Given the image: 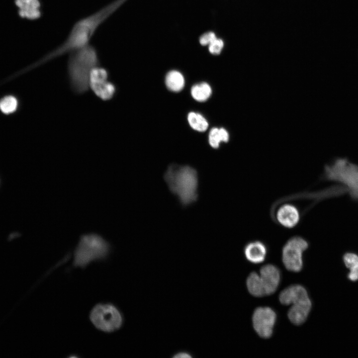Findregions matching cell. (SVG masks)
<instances>
[{
  "instance_id": "obj_9",
  "label": "cell",
  "mask_w": 358,
  "mask_h": 358,
  "mask_svg": "<svg viewBox=\"0 0 358 358\" xmlns=\"http://www.w3.org/2000/svg\"><path fill=\"white\" fill-rule=\"evenodd\" d=\"M324 178L327 179L340 181L351 190L358 193V167L345 159L336 160L333 165L325 167Z\"/></svg>"
},
{
  "instance_id": "obj_4",
  "label": "cell",
  "mask_w": 358,
  "mask_h": 358,
  "mask_svg": "<svg viewBox=\"0 0 358 358\" xmlns=\"http://www.w3.org/2000/svg\"><path fill=\"white\" fill-rule=\"evenodd\" d=\"M279 300L283 305L293 304L287 312V317L294 325L303 324L310 312L312 302L305 288L299 284H293L282 290Z\"/></svg>"
},
{
  "instance_id": "obj_16",
  "label": "cell",
  "mask_w": 358,
  "mask_h": 358,
  "mask_svg": "<svg viewBox=\"0 0 358 358\" xmlns=\"http://www.w3.org/2000/svg\"><path fill=\"white\" fill-rule=\"evenodd\" d=\"M211 86L206 82H201L194 85L191 88L192 98L198 102L206 101L212 94Z\"/></svg>"
},
{
  "instance_id": "obj_10",
  "label": "cell",
  "mask_w": 358,
  "mask_h": 358,
  "mask_svg": "<svg viewBox=\"0 0 358 358\" xmlns=\"http://www.w3.org/2000/svg\"><path fill=\"white\" fill-rule=\"evenodd\" d=\"M109 78V72L102 67L92 70L89 77V88L95 96L104 101L114 98L118 90L115 84Z\"/></svg>"
},
{
  "instance_id": "obj_19",
  "label": "cell",
  "mask_w": 358,
  "mask_h": 358,
  "mask_svg": "<svg viewBox=\"0 0 358 358\" xmlns=\"http://www.w3.org/2000/svg\"><path fill=\"white\" fill-rule=\"evenodd\" d=\"M344 262L350 269L348 274V278L351 281L358 280V256L354 253H347L343 258Z\"/></svg>"
},
{
  "instance_id": "obj_1",
  "label": "cell",
  "mask_w": 358,
  "mask_h": 358,
  "mask_svg": "<svg viewBox=\"0 0 358 358\" xmlns=\"http://www.w3.org/2000/svg\"><path fill=\"white\" fill-rule=\"evenodd\" d=\"M126 0H114L97 11L76 21L64 41L45 55L40 62L53 60L90 44V40L100 26Z\"/></svg>"
},
{
  "instance_id": "obj_23",
  "label": "cell",
  "mask_w": 358,
  "mask_h": 358,
  "mask_svg": "<svg viewBox=\"0 0 358 358\" xmlns=\"http://www.w3.org/2000/svg\"><path fill=\"white\" fill-rule=\"evenodd\" d=\"M174 358H192V356L188 353L186 352H179L176 354H175L174 357Z\"/></svg>"
},
{
  "instance_id": "obj_2",
  "label": "cell",
  "mask_w": 358,
  "mask_h": 358,
  "mask_svg": "<svg viewBox=\"0 0 358 358\" xmlns=\"http://www.w3.org/2000/svg\"><path fill=\"white\" fill-rule=\"evenodd\" d=\"M99 65L97 51L90 44L69 53L67 75L70 88L74 93L82 95L89 90L90 71Z\"/></svg>"
},
{
  "instance_id": "obj_7",
  "label": "cell",
  "mask_w": 358,
  "mask_h": 358,
  "mask_svg": "<svg viewBox=\"0 0 358 358\" xmlns=\"http://www.w3.org/2000/svg\"><path fill=\"white\" fill-rule=\"evenodd\" d=\"M90 320L98 330L110 333L119 329L123 323V318L119 310L113 304L100 303L91 310Z\"/></svg>"
},
{
  "instance_id": "obj_11",
  "label": "cell",
  "mask_w": 358,
  "mask_h": 358,
  "mask_svg": "<svg viewBox=\"0 0 358 358\" xmlns=\"http://www.w3.org/2000/svg\"><path fill=\"white\" fill-rule=\"evenodd\" d=\"M276 320V314L271 308L258 307L252 315L254 329L261 338L269 339L273 334Z\"/></svg>"
},
{
  "instance_id": "obj_22",
  "label": "cell",
  "mask_w": 358,
  "mask_h": 358,
  "mask_svg": "<svg viewBox=\"0 0 358 358\" xmlns=\"http://www.w3.org/2000/svg\"><path fill=\"white\" fill-rule=\"evenodd\" d=\"M215 34L213 32H208L204 33L199 38V42L201 45L206 46L210 44L216 38Z\"/></svg>"
},
{
  "instance_id": "obj_21",
  "label": "cell",
  "mask_w": 358,
  "mask_h": 358,
  "mask_svg": "<svg viewBox=\"0 0 358 358\" xmlns=\"http://www.w3.org/2000/svg\"><path fill=\"white\" fill-rule=\"evenodd\" d=\"M208 45L209 52L212 55H217L222 52L224 43L221 39L216 38Z\"/></svg>"
},
{
  "instance_id": "obj_6",
  "label": "cell",
  "mask_w": 358,
  "mask_h": 358,
  "mask_svg": "<svg viewBox=\"0 0 358 358\" xmlns=\"http://www.w3.org/2000/svg\"><path fill=\"white\" fill-rule=\"evenodd\" d=\"M280 280V272L272 264L263 266L260 269V275L252 271L247 277L246 285L249 292L253 296L261 297L273 294L277 290Z\"/></svg>"
},
{
  "instance_id": "obj_5",
  "label": "cell",
  "mask_w": 358,
  "mask_h": 358,
  "mask_svg": "<svg viewBox=\"0 0 358 358\" xmlns=\"http://www.w3.org/2000/svg\"><path fill=\"white\" fill-rule=\"evenodd\" d=\"M110 250L109 243L96 234L83 235L74 252L73 265L85 268L90 262L105 258Z\"/></svg>"
},
{
  "instance_id": "obj_20",
  "label": "cell",
  "mask_w": 358,
  "mask_h": 358,
  "mask_svg": "<svg viewBox=\"0 0 358 358\" xmlns=\"http://www.w3.org/2000/svg\"><path fill=\"white\" fill-rule=\"evenodd\" d=\"M17 105V100L12 96H5L0 101V109L5 114L14 112L16 109Z\"/></svg>"
},
{
  "instance_id": "obj_12",
  "label": "cell",
  "mask_w": 358,
  "mask_h": 358,
  "mask_svg": "<svg viewBox=\"0 0 358 358\" xmlns=\"http://www.w3.org/2000/svg\"><path fill=\"white\" fill-rule=\"evenodd\" d=\"M301 213L298 207L290 203H283L277 207L274 222L281 226L291 229L296 227L301 219Z\"/></svg>"
},
{
  "instance_id": "obj_3",
  "label": "cell",
  "mask_w": 358,
  "mask_h": 358,
  "mask_svg": "<svg viewBox=\"0 0 358 358\" xmlns=\"http://www.w3.org/2000/svg\"><path fill=\"white\" fill-rule=\"evenodd\" d=\"M170 190L185 205L197 198L198 176L196 171L189 166L171 165L164 174Z\"/></svg>"
},
{
  "instance_id": "obj_8",
  "label": "cell",
  "mask_w": 358,
  "mask_h": 358,
  "mask_svg": "<svg viewBox=\"0 0 358 358\" xmlns=\"http://www.w3.org/2000/svg\"><path fill=\"white\" fill-rule=\"evenodd\" d=\"M308 242L303 237L295 235L285 242L282 248V261L289 271L299 272L303 268V254L308 248Z\"/></svg>"
},
{
  "instance_id": "obj_14",
  "label": "cell",
  "mask_w": 358,
  "mask_h": 358,
  "mask_svg": "<svg viewBox=\"0 0 358 358\" xmlns=\"http://www.w3.org/2000/svg\"><path fill=\"white\" fill-rule=\"evenodd\" d=\"M15 4L19 8V14L21 17L33 19L40 15L38 9L40 4L38 0H15Z\"/></svg>"
},
{
  "instance_id": "obj_17",
  "label": "cell",
  "mask_w": 358,
  "mask_h": 358,
  "mask_svg": "<svg viewBox=\"0 0 358 358\" xmlns=\"http://www.w3.org/2000/svg\"><path fill=\"white\" fill-rule=\"evenodd\" d=\"M229 140V133L224 128L213 127L209 131L208 142L213 148L217 149L222 142L227 143Z\"/></svg>"
},
{
  "instance_id": "obj_15",
  "label": "cell",
  "mask_w": 358,
  "mask_h": 358,
  "mask_svg": "<svg viewBox=\"0 0 358 358\" xmlns=\"http://www.w3.org/2000/svg\"><path fill=\"white\" fill-rule=\"evenodd\" d=\"M165 84L170 91L179 92L184 88L185 79L180 72L177 70H171L166 76Z\"/></svg>"
},
{
  "instance_id": "obj_18",
  "label": "cell",
  "mask_w": 358,
  "mask_h": 358,
  "mask_svg": "<svg viewBox=\"0 0 358 358\" xmlns=\"http://www.w3.org/2000/svg\"><path fill=\"white\" fill-rule=\"evenodd\" d=\"M187 118L189 126L195 131L204 132L208 127L207 120L199 113L191 111L188 113Z\"/></svg>"
},
{
  "instance_id": "obj_13",
  "label": "cell",
  "mask_w": 358,
  "mask_h": 358,
  "mask_svg": "<svg viewBox=\"0 0 358 358\" xmlns=\"http://www.w3.org/2000/svg\"><path fill=\"white\" fill-rule=\"evenodd\" d=\"M268 253L267 247L262 241L258 240L248 242L244 247L246 259L250 262L257 264L265 260Z\"/></svg>"
}]
</instances>
